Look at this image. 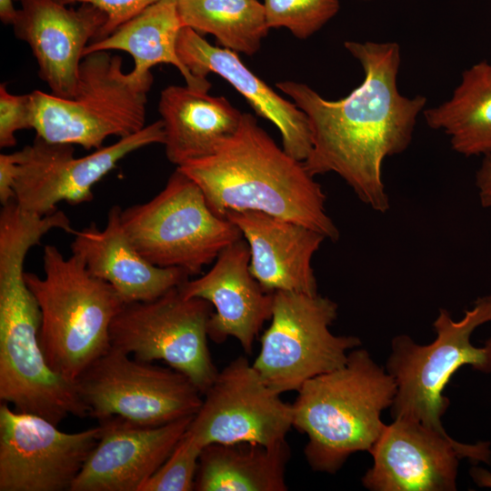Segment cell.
Masks as SVG:
<instances>
[{"mask_svg":"<svg viewBox=\"0 0 491 491\" xmlns=\"http://www.w3.org/2000/svg\"><path fill=\"white\" fill-rule=\"evenodd\" d=\"M345 48L360 63L363 82L338 100H327L306 84L276 83L308 117L312 150L303 162L314 177L338 175L366 205L389 209L382 178L386 158L409 146L426 97L403 95L397 87L401 64L396 42L346 41Z\"/></svg>","mask_w":491,"mask_h":491,"instance_id":"cell-1","label":"cell"},{"mask_svg":"<svg viewBox=\"0 0 491 491\" xmlns=\"http://www.w3.org/2000/svg\"><path fill=\"white\" fill-rule=\"evenodd\" d=\"M177 168L199 186L218 216L258 211L306 225L331 241L339 238L320 184L249 113H243L238 129L214 154Z\"/></svg>","mask_w":491,"mask_h":491,"instance_id":"cell-2","label":"cell"},{"mask_svg":"<svg viewBox=\"0 0 491 491\" xmlns=\"http://www.w3.org/2000/svg\"><path fill=\"white\" fill-rule=\"evenodd\" d=\"M358 347L343 366L306 381L292 404L293 427L307 436L304 454L314 471L336 473L352 454L369 452L386 426L381 414L394 402L396 381Z\"/></svg>","mask_w":491,"mask_h":491,"instance_id":"cell-3","label":"cell"},{"mask_svg":"<svg viewBox=\"0 0 491 491\" xmlns=\"http://www.w3.org/2000/svg\"><path fill=\"white\" fill-rule=\"evenodd\" d=\"M34 244L18 230L0 236V399L58 425L88 413L75 384L49 366L40 346L41 313L24 271Z\"/></svg>","mask_w":491,"mask_h":491,"instance_id":"cell-4","label":"cell"},{"mask_svg":"<svg viewBox=\"0 0 491 491\" xmlns=\"http://www.w3.org/2000/svg\"><path fill=\"white\" fill-rule=\"evenodd\" d=\"M43 262V277L25 272L41 313L40 346L49 366L75 383L111 347L110 326L124 302L77 255L65 257L47 245Z\"/></svg>","mask_w":491,"mask_h":491,"instance_id":"cell-5","label":"cell"},{"mask_svg":"<svg viewBox=\"0 0 491 491\" xmlns=\"http://www.w3.org/2000/svg\"><path fill=\"white\" fill-rule=\"evenodd\" d=\"M152 73L125 72L123 58L110 51L87 54L81 61L74 95L57 97L32 91L33 129L51 143L98 149L109 136L123 138L145 126Z\"/></svg>","mask_w":491,"mask_h":491,"instance_id":"cell-6","label":"cell"},{"mask_svg":"<svg viewBox=\"0 0 491 491\" xmlns=\"http://www.w3.org/2000/svg\"><path fill=\"white\" fill-rule=\"evenodd\" d=\"M490 321L491 295L478 297L458 321L440 309L433 323L436 337L428 345H418L407 335L395 336L386 366L396 384L392 417L417 422L450 437L441 419L450 405L445 388L462 366L491 373V337L480 347L470 341L473 332Z\"/></svg>","mask_w":491,"mask_h":491,"instance_id":"cell-7","label":"cell"},{"mask_svg":"<svg viewBox=\"0 0 491 491\" xmlns=\"http://www.w3.org/2000/svg\"><path fill=\"white\" fill-rule=\"evenodd\" d=\"M121 222L146 260L189 276L199 275L243 238L235 225L210 209L199 186L177 167L155 197L122 209Z\"/></svg>","mask_w":491,"mask_h":491,"instance_id":"cell-8","label":"cell"},{"mask_svg":"<svg viewBox=\"0 0 491 491\" xmlns=\"http://www.w3.org/2000/svg\"><path fill=\"white\" fill-rule=\"evenodd\" d=\"M337 308L318 294L274 293L271 323L252 364L270 388L297 392L309 379L343 366L347 352L361 346L356 336L330 331Z\"/></svg>","mask_w":491,"mask_h":491,"instance_id":"cell-9","label":"cell"},{"mask_svg":"<svg viewBox=\"0 0 491 491\" xmlns=\"http://www.w3.org/2000/svg\"><path fill=\"white\" fill-rule=\"evenodd\" d=\"M213 310L178 286L152 301L124 304L110 326V346L141 361L163 360L204 395L218 374L208 347Z\"/></svg>","mask_w":491,"mask_h":491,"instance_id":"cell-10","label":"cell"},{"mask_svg":"<svg viewBox=\"0 0 491 491\" xmlns=\"http://www.w3.org/2000/svg\"><path fill=\"white\" fill-rule=\"evenodd\" d=\"M75 384L89 416L98 420L119 416L146 426L195 416L203 400L198 388L181 372L113 347Z\"/></svg>","mask_w":491,"mask_h":491,"instance_id":"cell-11","label":"cell"},{"mask_svg":"<svg viewBox=\"0 0 491 491\" xmlns=\"http://www.w3.org/2000/svg\"><path fill=\"white\" fill-rule=\"evenodd\" d=\"M164 143L161 120L110 145L75 157L74 145L51 143L35 136L17 152L15 201L28 213L45 215L56 205H78L93 199V187L126 155L154 144Z\"/></svg>","mask_w":491,"mask_h":491,"instance_id":"cell-12","label":"cell"},{"mask_svg":"<svg viewBox=\"0 0 491 491\" xmlns=\"http://www.w3.org/2000/svg\"><path fill=\"white\" fill-rule=\"evenodd\" d=\"M291 427L292 404L240 356L218 371L186 432L202 448L239 442L273 446L286 440Z\"/></svg>","mask_w":491,"mask_h":491,"instance_id":"cell-13","label":"cell"},{"mask_svg":"<svg viewBox=\"0 0 491 491\" xmlns=\"http://www.w3.org/2000/svg\"><path fill=\"white\" fill-rule=\"evenodd\" d=\"M100 436V426L66 433L2 402L0 491H71Z\"/></svg>","mask_w":491,"mask_h":491,"instance_id":"cell-14","label":"cell"},{"mask_svg":"<svg viewBox=\"0 0 491 491\" xmlns=\"http://www.w3.org/2000/svg\"><path fill=\"white\" fill-rule=\"evenodd\" d=\"M369 453L362 484L371 491H454L459 459L491 462L488 443L462 444L406 419L386 425Z\"/></svg>","mask_w":491,"mask_h":491,"instance_id":"cell-15","label":"cell"},{"mask_svg":"<svg viewBox=\"0 0 491 491\" xmlns=\"http://www.w3.org/2000/svg\"><path fill=\"white\" fill-rule=\"evenodd\" d=\"M105 22V15L89 4L72 8L59 0H23L12 25L31 49L49 93L71 98L85 50Z\"/></svg>","mask_w":491,"mask_h":491,"instance_id":"cell-16","label":"cell"},{"mask_svg":"<svg viewBox=\"0 0 491 491\" xmlns=\"http://www.w3.org/2000/svg\"><path fill=\"white\" fill-rule=\"evenodd\" d=\"M193 416L156 426L119 416L98 420L100 438L71 491H139L170 456Z\"/></svg>","mask_w":491,"mask_h":491,"instance_id":"cell-17","label":"cell"},{"mask_svg":"<svg viewBox=\"0 0 491 491\" xmlns=\"http://www.w3.org/2000/svg\"><path fill=\"white\" fill-rule=\"evenodd\" d=\"M250 251L244 238L225 247L213 267L201 276L179 286L187 298L208 301L215 310L207 326L208 337L224 343L235 338L246 354L273 311L274 293L266 292L249 269Z\"/></svg>","mask_w":491,"mask_h":491,"instance_id":"cell-18","label":"cell"},{"mask_svg":"<svg viewBox=\"0 0 491 491\" xmlns=\"http://www.w3.org/2000/svg\"><path fill=\"white\" fill-rule=\"evenodd\" d=\"M225 218L241 231L250 251V272L266 292L318 294L312 259L325 235L258 211H229Z\"/></svg>","mask_w":491,"mask_h":491,"instance_id":"cell-19","label":"cell"},{"mask_svg":"<svg viewBox=\"0 0 491 491\" xmlns=\"http://www.w3.org/2000/svg\"><path fill=\"white\" fill-rule=\"evenodd\" d=\"M177 55L198 78L214 73L233 85L262 117L279 130L284 150L304 162L312 150V134L306 113L276 93L248 69L237 53L212 45L190 27H182L176 43Z\"/></svg>","mask_w":491,"mask_h":491,"instance_id":"cell-20","label":"cell"},{"mask_svg":"<svg viewBox=\"0 0 491 491\" xmlns=\"http://www.w3.org/2000/svg\"><path fill=\"white\" fill-rule=\"evenodd\" d=\"M121 212L113 205L105 228L92 223L74 232L71 252L88 272L111 285L124 304L155 300L187 280L184 270L155 266L138 252L122 225Z\"/></svg>","mask_w":491,"mask_h":491,"instance_id":"cell-21","label":"cell"},{"mask_svg":"<svg viewBox=\"0 0 491 491\" xmlns=\"http://www.w3.org/2000/svg\"><path fill=\"white\" fill-rule=\"evenodd\" d=\"M158 111L167 159L176 166L214 154L238 129L243 113L224 96L188 85H169Z\"/></svg>","mask_w":491,"mask_h":491,"instance_id":"cell-22","label":"cell"},{"mask_svg":"<svg viewBox=\"0 0 491 491\" xmlns=\"http://www.w3.org/2000/svg\"><path fill=\"white\" fill-rule=\"evenodd\" d=\"M289 458L286 440L273 446L249 442L207 445L199 456L195 490L286 491Z\"/></svg>","mask_w":491,"mask_h":491,"instance_id":"cell-23","label":"cell"},{"mask_svg":"<svg viewBox=\"0 0 491 491\" xmlns=\"http://www.w3.org/2000/svg\"><path fill=\"white\" fill-rule=\"evenodd\" d=\"M183 25L177 0H160L127 21L112 34L92 41L85 55L96 51H123L134 59L132 73L142 77L158 64L176 67L186 85L202 91L211 87L206 78L195 76L180 60L176 43Z\"/></svg>","mask_w":491,"mask_h":491,"instance_id":"cell-24","label":"cell"},{"mask_svg":"<svg viewBox=\"0 0 491 491\" xmlns=\"http://www.w3.org/2000/svg\"><path fill=\"white\" fill-rule=\"evenodd\" d=\"M423 115L430 128L449 137L456 153L491 155V63L481 61L464 70L451 97Z\"/></svg>","mask_w":491,"mask_h":491,"instance_id":"cell-25","label":"cell"},{"mask_svg":"<svg viewBox=\"0 0 491 491\" xmlns=\"http://www.w3.org/2000/svg\"><path fill=\"white\" fill-rule=\"evenodd\" d=\"M177 10L183 27L212 35L237 54L255 55L270 29L258 0H177Z\"/></svg>","mask_w":491,"mask_h":491,"instance_id":"cell-26","label":"cell"},{"mask_svg":"<svg viewBox=\"0 0 491 491\" xmlns=\"http://www.w3.org/2000/svg\"><path fill=\"white\" fill-rule=\"evenodd\" d=\"M269 28L288 29L306 39L319 31L339 11V0H263Z\"/></svg>","mask_w":491,"mask_h":491,"instance_id":"cell-27","label":"cell"},{"mask_svg":"<svg viewBox=\"0 0 491 491\" xmlns=\"http://www.w3.org/2000/svg\"><path fill=\"white\" fill-rule=\"evenodd\" d=\"M201 451L202 447L185 431L167 459L139 491L195 490Z\"/></svg>","mask_w":491,"mask_h":491,"instance_id":"cell-28","label":"cell"},{"mask_svg":"<svg viewBox=\"0 0 491 491\" xmlns=\"http://www.w3.org/2000/svg\"><path fill=\"white\" fill-rule=\"evenodd\" d=\"M33 103L31 94L14 95L8 92L6 84L0 85V146L13 147L16 145L15 133L33 129Z\"/></svg>","mask_w":491,"mask_h":491,"instance_id":"cell-29","label":"cell"},{"mask_svg":"<svg viewBox=\"0 0 491 491\" xmlns=\"http://www.w3.org/2000/svg\"><path fill=\"white\" fill-rule=\"evenodd\" d=\"M65 5L89 4L100 9L106 16V22L98 37L101 39L112 34L119 26L141 14L160 0H59Z\"/></svg>","mask_w":491,"mask_h":491,"instance_id":"cell-30","label":"cell"},{"mask_svg":"<svg viewBox=\"0 0 491 491\" xmlns=\"http://www.w3.org/2000/svg\"><path fill=\"white\" fill-rule=\"evenodd\" d=\"M17 167V152L0 155V202L2 205L15 200Z\"/></svg>","mask_w":491,"mask_h":491,"instance_id":"cell-31","label":"cell"},{"mask_svg":"<svg viewBox=\"0 0 491 491\" xmlns=\"http://www.w3.org/2000/svg\"><path fill=\"white\" fill-rule=\"evenodd\" d=\"M476 185L481 205L491 208V155H484L476 175Z\"/></svg>","mask_w":491,"mask_h":491,"instance_id":"cell-32","label":"cell"},{"mask_svg":"<svg viewBox=\"0 0 491 491\" xmlns=\"http://www.w3.org/2000/svg\"><path fill=\"white\" fill-rule=\"evenodd\" d=\"M14 0H0V19L5 25H13L17 15Z\"/></svg>","mask_w":491,"mask_h":491,"instance_id":"cell-33","label":"cell"},{"mask_svg":"<svg viewBox=\"0 0 491 491\" xmlns=\"http://www.w3.org/2000/svg\"><path fill=\"white\" fill-rule=\"evenodd\" d=\"M361 1H370V0H361Z\"/></svg>","mask_w":491,"mask_h":491,"instance_id":"cell-34","label":"cell"},{"mask_svg":"<svg viewBox=\"0 0 491 491\" xmlns=\"http://www.w3.org/2000/svg\"><path fill=\"white\" fill-rule=\"evenodd\" d=\"M15 1H20V2H22L23 0H15Z\"/></svg>","mask_w":491,"mask_h":491,"instance_id":"cell-35","label":"cell"}]
</instances>
